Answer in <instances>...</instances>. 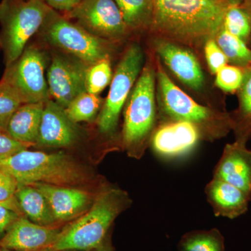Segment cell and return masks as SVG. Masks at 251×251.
Returning a JSON list of instances; mask_svg holds the SVG:
<instances>
[{
    "mask_svg": "<svg viewBox=\"0 0 251 251\" xmlns=\"http://www.w3.org/2000/svg\"><path fill=\"white\" fill-rule=\"evenodd\" d=\"M145 63L141 46L132 43L126 48L112 75L111 85L97 117L99 130L112 135L116 131L122 108L139 77Z\"/></svg>",
    "mask_w": 251,
    "mask_h": 251,
    "instance_id": "ba28073f",
    "label": "cell"
},
{
    "mask_svg": "<svg viewBox=\"0 0 251 251\" xmlns=\"http://www.w3.org/2000/svg\"><path fill=\"white\" fill-rule=\"evenodd\" d=\"M46 102L21 105L8 124V134L21 143L36 145Z\"/></svg>",
    "mask_w": 251,
    "mask_h": 251,
    "instance_id": "d6986e66",
    "label": "cell"
},
{
    "mask_svg": "<svg viewBox=\"0 0 251 251\" xmlns=\"http://www.w3.org/2000/svg\"><path fill=\"white\" fill-rule=\"evenodd\" d=\"M202 141L196 127L184 122L157 124L150 140V147L156 156L171 160L186 156Z\"/></svg>",
    "mask_w": 251,
    "mask_h": 251,
    "instance_id": "4fadbf2b",
    "label": "cell"
},
{
    "mask_svg": "<svg viewBox=\"0 0 251 251\" xmlns=\"http://www.w3.org/2000/svg\"><path fill=\"white\" fill-rule=\"evenodd\" d=\"M128 194L121 189L104 190L85 214L62 229L54 251H92L100 247L108 237L117 216L130 205Z\"/></svg>",
    "mask_w": 251,
    "mask_h": 251,
    "instance_id": "3957f363",
    "label": "cell"
},
{
    "mask_svg": "<svg viewBox=\"0 0 251 251\" xmlns=\"http://www.w3.org/2000/svg\"><path fill=\"white\" fill-rule=\"evenodd\" d=\"M215 75L216 87L227 93H237L244 80V69L226 64Z\"/></svg>",
    "mask_w": 251,
    "mask_h": 251,
    "instance_id": "f1b7e54d",
    "label": "cell"
},
{
    "mask_svg": "<svg viewBox=\"0 0 251 251\" xmlns=\"http://www.w3.org/2000/svg\"><path fill=\"white\" fill-rule=\"evenodd\" d=\"M90 34L120 44L131 34L114 0H82L62 14Z\"/></svg>",
    "mask_w": 251,
    "mask_h": 251,
    "instance_id": "30bf717a",
    "label": "cell"
},
{
    "mask_svg": "<svg viewBox=\"0 0 251 251\" xmlns=\"http://www.w3.org/2000/svg\"><path fill=\"white\" fill-rule=\"evenodd\" d=\"M244 73V80L237 92L238 107L230 116L235 140L247 143L251 138V66Z\"/></svg>",
    "mask_w": 251,
    "mask_h": 251,
    "instance_id": "44dd1931",
    "label": "cell"
},
{
    "mask_svg": "<svg viewBox=\"0 0 251 251\" xmlns=\"http://www.w3.org/2000/svg\"><path fill=\"white\" fill-rule=\"evenodd\" d=\"M31 185L45 196L58 225L78 218L87 210L91 203L88 193L72 186L43 183Z\"/></svg>",
    "mask_w": 251,
    "mask_h": 251,
    "instance_id": "e0dca14e",
    "label": "cell"
},
{
    "mask_svg": "<svg viewBox=\"0 0 251 251\" xmlns=\"http://www.w3.org/2000/svg\"><path fill=\"white\" fill-rule=\"evenodd\" d=\"M151 46L160 60L188 88L202 92L205 77L197 56L189 48L173 41L152 36Z\"/></svg>",
    "mask_w": 251,
    "mask_h": 251,
    "instance_id": "7c38bea8",
    "label": "cell"
},
{
    "mask_svg": "<svg viewBox=\"0 0 251 251\" xmlns=\"http://www.w3.org/2000/svg\"><path fill=\"white\" fill-rule=\"evenodd\" d=\"M51 9L65 14L74 9L82 0H43Z\"/></svg>",
    "mask_w": 251,
    "mask_h": 251,
    "instance_id": "836d02e7",
    "label": "cell"
},
{
    "mask_svg": "<svg viewBox=\"0 0 251 251\" xmlns=\"http://www.w3.org/2000/svg\"><path fill=\"white\" fill-rule=\"evenodd\" d=\"M223 27L249 44L251 36V19L242 5H229L225 15Z\"/></svg>",
    "mask_w": 251,
    "mask_h": 251,
    "instance_id": "484cf974",
    "label": "cell"
},
{
    "mask_svg": "<svg viewBox=\"0 0 251 251\" xmlns=\"http://www.w3.org/2000/svg\"><path fill=\"white\" fill-rule=\"evenodd\" d=\"M204 193L214 215L229 219L245 214L251 201L242 190L215 178L206 185Z\"/></svg>",
    "mask_w": 251,
    "mask_h": 251,
    "instance_id": "ac0fdd59",
    "label": "cell"
},
{
    "mask_svg": "<svg viewBox=\"0 0 251 251\" xmlns=\"http://www.w3.org/2000/svg\"><path fill=\"white\" fill-rule=\"evenodd\" d=\"M22 105L15 91L4 81L0 80V130L6 131L11 117Z\"/></svg>",
    "mask_w": 251,
    "mask_h": 251,
    "instance_id": "83f0119b",
    "label": "cell"
},
{
    "mask_svg": "<svg viewBox=\"0 0 251 251\" xmlns=\"http://www.w3.org/2000/svg\"><path fill=\"white\" fill-rule=\"evenodd\" d=\"M52 9L43 0H1L0 46L6 67L21 56Z\"/></svg>",
    "mask_w": 251,
    "mask_h": 251,
    "instance_id": "52a82bcc",
    "label": "cell"
},
{
    "mask_svg": "<svg viewBox=\"0 0 251 251\" xmlns=\"http://www.w3.org/2000/svg\"><path fill=\"white\" fill-rule=\"evenodd\" d=\"M178 251H226L224 236L219 229L193 230L181 237Z\"/></svg>",
    "mask_w": 251,
    "mask_h": 251,
    "instance_id": "603a6c76",
    "label": "cell"
},
{
    "mask_svg": "<svg viewBox=\"0 0 251 251\" xmlns=\"http://www.w3.org/2000/svg\"><path fill=\"white\" fill-rule=\"evenodd\" d=\"M38 34L51 49L76 57L90 67L103 59L112 58L117 43L100 39L52 9Z\"/></svg>",
    "mask_w": 251,
    "mask_h": 251,
    "instance_id": "8992f818",
    "label": "cell"
},
{
    "mask_svg": "<svg viewBox=\"0 0 251 251\" xmlns=\"http://www.w3.org/2000/svg\"><path fill=\"white\" fill-rule=\"evenodd\" d=\"M204 55L211 74L215 75L221 68L227 64V57L220 49L215 39H211L204 46Z\"/></svg>",
    "mask_w": 251,
    "mask_h": 251,
    "instance_id": "4dcf8cb0",
    "label": "cell"
},
{
    "mask_svg": "<svg viewBox=\"0 0 251 251\" xmlns=\"http://www.w3.org/2000/svg\"><path fill=\"white\" fill-rule=\"evenodd\" d=\"M80 136L77 124L73 122L64 108L50 99L45 103L36 145L46 148H67Z\"/></svg>",
    "mask_w": 251,
    "mask_h": 251,
    "instance_id": "5bb4252c",
    "label": "cell"
},
{
    "mask_svg": "<svg viewBox=\"0 0 251 251\" xmlns=\"http://www.w3.org/2000/svg\"><path fill=\"white\" fill-rule=\"evenodd\" d=\"M157 81V124L184 122L196 127L204 141L221 140L232 130L230 112L201 105L173 82L158 56L155 59Z\"/></svg>",
    "mask_w": 251,
    "mask_h": 251,
    "instance_id": "7a4b0ae2",
    "label": "cell"
},
{
    "mask_svg": "<svg viewBox=\"0 0 251 251\" xmlns=\"http://www.w3.org/2000/svg\"><path fill=\"white\" fill-rule=\"evenodd\" d=\"M0 251H11L9 250V249H6V248L1 247L0 246Z\"/></svg>",
    "mask_w": 251,
    "mask_h": 251,
    "instance_id": "74e56055",
    "label": "cell"
},
{
    "mask_svg": "<svg viewBox=\"0 0 251 251\" xmlns=\"http://www.w3.org/2000/svg\"><path fill=\"white\" fill-rule=\"evenodd\" d=\"M0 168L14 176L21 184L76 186L85 181L87 175L83 168L66 153L28 149L0 161Z\"/></svg>",
    "mask_w": 251,
    "mask_h": 251,
    "instance_id": "5b68a950",
    "label": "cell"
},
{
    "mask_svg": "<svg viewBox=\"0 0 251 251\" xmlns=\"http://www.w3.org/2000/svg\"><path fill=\"white\" fill-rule=\"evenodd\" d=\"M229 5L224 0H153L149 31L193 50L215 39Z\"/></svg>",
    "mask_w": 251,
    "mask_h": 251,
    "instance_id": "6da1fadb",
    "label": "cell"
},
{
    "mask_svg": "<svg viewBox=\"0 0 251 251\" xmlns=\"http://www.w3.org/2000/svg\"><path fill=\"white\" fill-rule=\"evenodd\" d=\"M16 197L23 216L33 223L48 227L58 226L47 199L32 185L18 184Z\"/></svg>",
    "mask_w": 251,
    "mask_h": 251,
    "instance_id": "ffe728a7",
    "label": "cell"
},
{
    "mask_svg": "<svg viewBox=\"0 0 251 251\" xmlns=\"http://www.w3.org/2000/svg\"><path fill=\"white\" fill-rule=\"evenodd\" d=\"M21 216H22L12 209L0 206V241L6 236L13 225Z\"/></svg>",
    "mask_w": 251,
    "mask_h": 251,
    "instance_id": "d6a6232c",
    "label": "cell"
},
{
    "mask_svg": "<svg viewBox=\"0 0 251 251\" xmlns=\"http://www.w3.org/2000/svg\"><path fill=\"white\" fill-rule=\"evenodd\" d=\"M241 5H242V7L247 11L249 17H250L251 22V0H244V2ZM248 45H249V47L251 49V36Z\"/></svg>",
    "mask_w": 251,
    "mask_h": 251,
    "instance_id": "d590c367",
    "label": "cell"
},
{
    "mask_svg": "<svg viewBox=\"0 0 251 251\" xmlns=\"http://www.w3.org/2000/svg\"><path fill=\"white\" fill-rule=\"evenodd\" d=\"M31 146L29 144L21 143L14 139L7 132L0 130V161L14 156Z\"/></svg>",
    "mask_w": 251,
    "mask_h": 251,
    "instance_id": "1f68e13d",
    "label": "cell"
},
{
    "mask_svg": "<svg viewBox=\"0 0 251 251\" xmlns=\"http://www.w3.org/2000/svg\"><path fill=\"white\" fill-rule=\"evenodd\" d=\"M144 65L125 105L122 143L128 154L140 158L150 147L157 118L156 64Z\"/></svg>",
    "mask_w": 251,
    "mask_h": 251,
    "instance_id": "277c9868",
    "label": "cell"
},
{
    "mask_svg": "<svg viewBox=\"0 0 251 251\" xmlns=\"http://www.w3.org/2000/svg\"><path fill=\"white\" fill-rule=\"evenodd\" d=\"M103 102L100 96L85 92L64 108L66 115L74 123L93 121L98 115Z\"/></svg>",
    "mask_w": 251,
    "mask_h": 251,
    "instance_id": "d4e9b609",
    "label": "cell"
},
{
    "mask_svg": "<svg viewBox=\"0 0 251 251\" xmlns=\"http://www.w3.org/2000/svg\"><path fill=\"white\" fill-rule=\"evenodd\" d=\"M50 57L44 47L33 44L6 67L1 80L15 91L23 104L46 102L50 97L46 69Z\"/></svg>",
    "mask_w": 251,
    "mask_h": 251,
    "instance_id": "9c48e42d",
    "label": "cell"
},
{
    "mask_svg": "<svg viewBox=\"0 0 251 251\" xmlns=\"http://www.w3.org/2000/svg\"><path fill=\"white\" fill-rule=\"evenodd\" d=\"M51 50L46 76L50 97L66 108L77 96L87 92L85 77L89 66L76 57Z\"/></svg>",
    "mask_w": 251,
    "mask_h": 251,
    "instance_id": "8fae6325",
    "label": "cell"
},
{
    "mask_svg": "<svg viewBox=\"0 0 251 251\" xmlns=\"http://www.w3.org/2000/svg\"><path fill=\"white\" fill-rule=\"evenodd\" d=\"M215 40L229 64L244 69L251 67V49L245 41L225 30L224 27Z\"/></svg>",
    "mask_w": 251,
    "mask_h": 251,
    "instance_id": "cb8c5ba5",
    "label": "cell"
},
{
    "mask_svg": "<svg viewBox=\"0 0 251 251\" xmlns=\"http://www.w3.org/2000/svg\"><path fill=\"white\" fill-rule=\"evenodd\" d=\"M0 206H1V205H0Z\"/></svg>",
    "mask_w": 251,
    "mask_h": 251,
    "instance_id": "60d3db41",
    "label": "cell"
},
{
    "mask_svg": "<svg viewBox=\"0 0 251 251\" xmlns=\"http://www.w3.org/2000/svg\"><path fill=\"white\" fill-rule=\"evenodd\" d=\"M0 49H1V46H0Z\"/></svg>",
    "mask_w": 251,
    "mask_h": 251,
    "instance_id": "ab89813d",
    "label": "cell"
},
{
    "mask_svg": "<svg viewBox=\"0 0 251 251\" xmlns=\"http://www.w3.org/2000/svg\"><path fill=\"white\" fill-rule=\"evenodd\" d=\"M62 229L40 226L21 216L0 241V246L14 251L46 250L53 247Z\"/></svg>",
    "mask_w": 251,
    "mask_h": 251,
    "instance_id": "2e32d148",
    "label": "cell"
},
{
    "mask_svg": "<svg viewBox=\"0 0 251 251\" xmlns=\"http://www.w3.org/2000/svg\"><path fill=\"white\" fill-rule=\"evenodd\" d=\"M121 11L130 32L149 30L153 11V0H114Z\"/></svg>",
    "mask_w": 251,
    "mask_h": 251,
    "instance_id": "7402d4cb",
    "label": "cell"
},
{
    "mask_svg": "<svg viewBox=\"0 0 251 251\" xmlns=\"http://www.w3.org/2000/svg\"><path fill=\"white\" fill-rule=\"evenodd\" d=\"M247 143L235 140L225 146L213 178L232 184L251 198V150Z\"/></svg>",
    "mask_w": 251,
    "mask_h": 251,
    "instance_id": "9a60e30c",
    "label": "cell"
},
{
    "mask_svg": "<svg viewBox=\"0 0 251 251\" xmlns=\"http://www.w3.org/2000/svg\"><path fill=\"white\" fill-rule=\"evenodd\" d=\"M113 251V249L111 244H110V241H109L108 238L105 239V242L100 246V247L97 248V249H94L92 251Z\"/></svg>",
    "mask_w": 251,
    "mask_h": 251,
    "instance_id": "e575fe53",
    "label": "cell"
},
{
    "mask_svg": "<svg viewBox=\"0 0 251 251\" xmlns=\"http://www.w3.org/2000/svg\"><path fill=\"white\" fill-rule=\"evenodd\" d=\"M112 79L111 59L99 61L87 69L85 77L86 91L89 93L99 95L110 84Z\"/></svg>",
    "mask_w": 251,
    "mask_h": 251,
    "instance_id": "4316f807",
    "label": "cell"
},
{
    "mask_svg": "<svg viewBox=\"0 0 251 251\" xmlns=\"http://www.w3.org/2000/svg\"><path fill=\"white\" fill-rule=\"evenodd\" d=\"M229 5H241L244 2V0H224Z\"/></svg>",
    "mask_w": 251,
    "mask_h": 251,
    "instance_id": "8d00e7d4",
    "label": "cell"
},
{
    "mask_svg": "<svg viewBox=\"0 0 251 251\" xmlns=\"http://www.w3.org/2000/svg\"><path fill=\"white\" fill-rule=\"evenodd\" d=\"M18 181L14 176L0 168V205L23 216L16 197Z\"/></svg>",
    "mask_w": 251,
    "mask_h": 251,
    "instance_id": "f546056e",
    "label": "cell"
},
{
    "mask_svg": "<svg viewBox=\"0 0 251 251\" xmlns=\"http://www.w3.org/2000/svg\"><path fill=\"white\" fill-rule=\"evenodd\" d=\"M41 251H54L53 250V249H52L50 248V249H46V250Z\"/></svg>",
    "mask_w": 251,
    "mask_h": 251,
    "instance_id": "f35d334b",
    "label": "cell"
}]
</instances>
